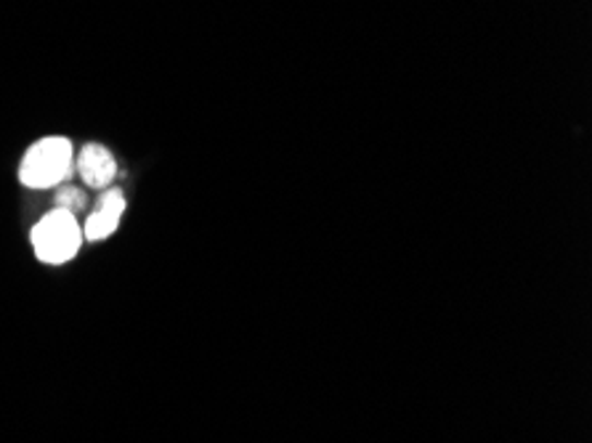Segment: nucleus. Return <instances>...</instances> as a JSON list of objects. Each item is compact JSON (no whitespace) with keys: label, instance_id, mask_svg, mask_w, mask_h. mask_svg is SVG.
Instances as JSON below:
<instances>
[{"label":"nucleus","instance_id":"1","mask_svg":"<svg viewBox=\"0 0 592 443\" xmlns=\"http://www.w3.org/2000/svg\"><path fill=\"white\" fill-rule=\"evenodd\" d=\"M75 152L64 135H46L35 141L22 157L20 181L29 189H51L64 183L72 176Z\"/></svg>","mask_w":592,"mask_h":443},{"label":"nucleus","instance_id":"2","mask_svg":"<svg viewBox=\"0 0 592 443\" xmlns=\"http://www.w3.org/2000/svg\"><path fill=\"white\" fill-rule=\"evenodd\" d=\"M80 244H83V226L75 213L61 211V207L43 215L33 229L35 255L48 266H61V263L72 261Z\"/></svg>","mask_w":592,"mask_h":443},{"label":"nucleus","instance_id":"3","mask_svg":"<svg viewBox=\"0 0 592 443\" xmlns=\"http://www.w3.org/2000/svg\"><path fill=\"white\" fill-rule=\"evenodd\" d=\"M122 213H126V194L120 189H104V194L98 196L96 207L88 213L85 224H80L83 226V239H88V242L107 239L120 226Z\"/></svg>","mask_w":592,"mask_h":443},{"label":"nucleus","instance_id":"4","mask_svg":"<svg viewBox=\"0 0 592 443\" xmlns=\"http://www.w3.org/2000/svg\"><path fill=\"white\" fill-rule=\"evenodd\" d=\"M78 173L91 189H109L117 176V163L113 152L102 144H85L78 155Z\"/></svg>","mask_w":592,"mask_h":443},{"label":"nucleus","instance_id":"5","mask_svg":"<svg viewBox=\"0 0 592 443\" xmlns=\"http://www.w3.org/2000/svg\"><path fill=\"white\" fill-rule=\"evenodd\" d=\"M85 205H88L85 194L80 192V189L70 187V183H67V187H61L57 192V207H61V211H70V213L78 215L80 211H85Z\"/></svg>","mask_w":592,"mask_h":443}]
</instances>
